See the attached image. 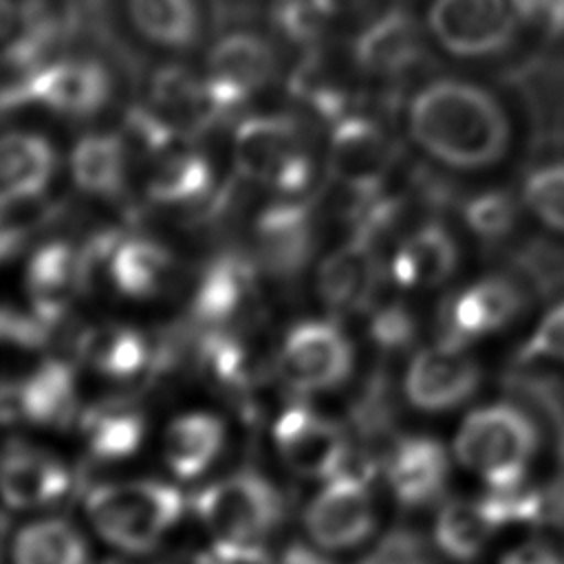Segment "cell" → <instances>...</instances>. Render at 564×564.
Listing matches in <instances>:
<instances>
[{
    "label": "cell",
    "mask_w": 564,
    "mask_h": 564,
    "mask_svg": "<svg viewBox=\"0 0 564 564\" xmlns=\"http://www.w3.org/2000/svg\"><path fill=\"white\" fill-rule=\"evenodd\" d=\"M317 11L328 20H337V18H350L359 11L366 9V4L370 0H313Z\"/></svg>",
    "instance_id": "cell-44"
},
{
    "label": "cell",
    "mask_w": 564,
    "mask_h": 564,
    "mask_svg": "<svg viewBox=\"0 0 564 564\" xmlns=\"http://www.w3.org/2000/svg\"><path fill=\"white\" fill-rule=\"evenodd\" d=\"M352 344L330 319H304L291 326L278 348L275 368L297 394L326 392L352 370Z\"/></svg>",
    "instance_id": "cell-8"
},
{
    "label": "cell",
    "mask_w": 564,
    "mask_h": 564,
    "mask_svg": "<svg viewBox=\"0 0 564 564\" xmlns=\"http://www.w3.org/2000/svg\"><path fill=\"white\" fill-rule=\"evenodd\" d=\"M480 383V366L456 348L441 344L419 350L405 372L403 392L423 412H445L467 401Z\"/></svg>",
    "instance_id": "cell-16"
},
{
    "label": "cell",
    "mask_w": 564,
    "mask_h": 564,
    "mask_svg": "<svg viewBox=\"0 0 564 564\" xmlns=\"http://www.w3.org/2000/svg\"><path fill=\"white\" fill-rule=\"evenodd\" d=\"M73 489L70 467L53 452L26 441L0 449V500L11 509H46Z\"/></svg>",
    "instance_id": "cell-13"
},
{
    "label": "cell",
    "mask_w": 564,
    "mask_h": 564,
    "mask_svg": "<svg viewBox=\"0 0 564 564\" xmlns=\"http://www.w3.org/2000/svg\"><path fill=\"white\" fill-rule=\"evenodd\" d=\"M59 37V18L51 0H0V66L42 64Z\"/></svg>",
    "instance_id": "cell-22"
},
{
    "label": "cell",
    "mask_w": 564,
    "mask_h": 564,
    "mask_svg": "<svg viewBox=\"0 0 564 564\" xmlns=\"http://www.w3.org/2000/svg\"><path fill=\"white\" fill-rule=\"evenodd\" d=\"M75 416L77 379L62 359H44L26 375L0 381V423L66 427Z\"/></svg>",
    "instance_id": "cell-11"
},
{
    "label": "cell",
    "mask_w": 564,
    "mask_h": 564,
    "mask_svg": "<svg viewBox=\"0 0 564 564\" xmlns=\"http://www.w3.org/2000/svg\"><path fill=\"white\" fill-rule=\"evenodd\" d=\"M115 82L95 57H62L26 70L18 86L0 95V106L35 104L68 117H93L112 99Z\"/></svg>",
    "instance_id": "cell-5"
},
{
    "label": "cell",
    "mask_w": 564,
    "mask_h": 564,
    "mask_svg": "<svg viewBox=\"0 0 564 564\" xmlns=\"http://www.w3.org/2000/svg\"><path fill=\"white\" fill-rule=\"evenodd\" d=\"M458 264V247L452 234L434 223L412 231L392 256V278L408 289H434Z\"/></svg>",
    "instance_id": "cell-30"
},
{
    "label": "cell",
    "mask_w": 564,
    "mask_h": 564,
    "mask_svg": "<svg viewBox=\"0 0 564 564\" xmlns=\"http://www.w3.org/2000/svg\"><path fill=\"white\" fill-rule=\"evenodd\" d=\"M520 308L522 293L511 280L482 278L443 302L436 344L465 350L474 339L505 328Z\"/></svg>",
    "instance_id": "cell-12"
},
{
    "label": "cell",
    "mask_w": 564,
    "mask_h": 564,
    "mask_svg": "<svg viewBox=\"0 0 564 564\" xmlns=\"http://www.w3.org/2000/svg\"><path fill=\"white\" fill-rule=\"evenodd\" d=\"M79 434L88 454L115 463L134 456L145 438L143 408L128 397H108L79 414Z\"/></svg>",
    "instance_id": "cell-26"
},
{
    "label": "cell",
    "mask_w": 564,
    "mask_h": 564,
    "mask_svg": "<svg viewBox=\"0 0 564 564\" xmlns=\"http://www.w3.org/2000/svg\"><path fill=\"white\" fill-rule=\"evenodd\" d=\"M196 564H275V560L262 542L214 538V542L198 553Z\"/></svg>",
    "instance_id": "cell-41"
},
{
    "label": "cell",
    "mask_w": 564,
    "mask_h": 564,
    "mask_svg": "<svg viewBox=\"0 0 564 564\" xmlns=\"http://www.w3.org/2000/svg\"><path fill=\"white\" fill-rule=\"evenodd\" d=\"M500 564H564V557L546 544L529 542L505 555Z\"/></svg>",
    "instance_id": "cell-42"
},
{
    "label": "cell",
    "mask_w": 564,
    "mask_h": 564,
    "mask_svg": "<svg viewBox=\"0 0 564 564\" xmlns=\"http://www.w3.org/2000/svg\"><path fill=\"white\" fill-rule=\"evenodd\" d=\"M278 73L273 44L249 29L220 35L205 64V95L214 121L231 119Z\"/></svg>",
    "instance_id": "cell-6"
},
{
    "label": "cell",
    "mask_w": 564,
    "mask_h": 564,
    "mask_svg": "<svg viewBox=\"0 0 564 564\" xmlns=\"http://www.w3.org/2000/svg\"><path fill=\"white\" fill-rule=\"evenodd\" d=\"M123 18L143 44L170 53L194 48L207 29L203 0H123Z\"/></svg>",
    "instance_id": "cell-21"
},
{
    "label": "cell",
    "mask_w": 564,
    "mask_h": 564,
    "mask_svg": "<svg viewBox=\"0 0 564 564\" xmlns=\"http://www.w3.org/2000/svg\"><path fill=\"white\" fill-rule=\"evenodd\" d=\"M533 18H540L551 31H564V0H533Z\"/></svg>",
    "instance_id": "cell-45"
},
{
    "label": "cell",
    "mask_w": 564,
    "mask_h": 564,
    "mask_svg": "<svg viewBox=\"0 0 564 564\" xmlns=\"http://www.w3.org/2000/svg\"><path fill=\"white\" fill-rule=\"evenodd\" d=\"M313 216L300 198L278 196L256 218V256L258 262L275 278L300 273L313 251Z\"/></svg>",
    "instance_id": "cell-18"
},
{
    "label": "cell",
    "mask_w": 564,
    "mask_h": 564,
    "mask_svg": "<svg viewBox=\"0 0 564 564\" xmlns=\"http://www.w3.org/2000/svg\"><path fill=\"white\" fill-rule=\"evenodd\" d=\"M414 143L452 170H485L509 150L511 126L500 101L465 79H434L410 101Z\"/></svg>",
    "instance_id": "cell-1"
},
{
    "label": "cell",
    "mask_w": 564,
    "mask_h": 564,
    "mask_svg": "<svg viewBox=\"0 0 564 564\" xmlns=\"http://www.w3.org/2000/svg\"><path fill=\"white\" fill-rule=\"evenodd\" d=\"M77 357L86 368L110 381L141 377L154 359L150 339L128 324H97L77 339Z\"/></svg>",
    "instance_id": "cell-28"
},
{
    "label": "cell",
    "mask_w": 564,
    "mask_h": 564,
    "mask_svg": "<svg viewBox=\"0 0 564 564\" xmlns=\"http://www.w3.org/2000/svg\"><path fill=\"white\" fill-rule=\"evenodd\" d=\"M192 507L205 529L223 540L262 542L284 518L280 489L253 469H240L205 485Z\"/></svg>",
    "instance_id": "cell-4"
},
{
    "label": "cell",
    "mask_w": 564,
    "mask_h": 564,
    "mask_svg": "<svg viewBox=\"0 0 564 564\" xmlns=\"http://www.w3.org/2000/svg\"><path fill=\"white\" fill-rule=\"evenodd\" d=\"M416 326L410 311L401 304H388L375 313L370 335L383 350L405 348L414 339Z\"/></svg>",
    "instance_id": "cell-40"
},
{
    "label": "cell",
    "mask_w": 564,
    "mask_h": 564,
    "mask_svg": "<svg viewBox=\"0 0 564 564\" xmlns=\"http://www.w3.org/2000/svg\"><path fill=\"white\" fill-rule=\"evenodd\" d=\"M88 249L104 260L108 284L128 300L156 297L174 273L172 251L145 236H104Z\"/></svg>",
    "instance_id": "cell-15"
},
{
    "label": "cell",
    "mask_w": 564,
    "mask_h": 564,
    "mask_svg": "<svg viewBox=\"0 0 564 564\" xmlns=\"http://www.w3.org/2000/svg\"><path fill=\"white\" fill-rule=\"evenodd\" d=\"M386 163V137L375 121L357 115H344L333 123L330 165L357 194L377 189Z\"/></svg>",
    "instance_id": "cell-27"
},
{
    "label": "cell",
    "mask_w": 564,
    "mask_h": 564,
    "mask_svg": "<svg viewBox=\"0 0 564 564\" xmlns=\"http://www.w3.org/2000/svg\"><path fill=\"white\" fill-rule=\"evenodd\" d=\"M370 480L357 474H335L304 509V529L317 549L346 551L375 531Z\"/></svg>",
    "instance_id": "cell-10"
},
{
    "label": "cell",
    "mask_w": 564,
    "mask_h": 564,
    "mask_svg": "<svg viewBox=\"0 0 564 564\" xmlns=\"http://www.w3.org/2000/svg\"><path fill=\"white\" fill-rule=\"evenodd\" d=\"M516 203L507 192H482L469 198L463 207V218L467 227L485 238V240H500L505 238L516 225Z\"/></svg>",
    "instance_id": "cell-37"
},
{
    "label": "cell",
    "mask_w": 564,
    "mask_h": 564,
    "mask_svg": "<svg viewBox=\"0 0 564 564\" xmlns=\"http://www.w3.org/2000/svg\"><path fill=\"white\" fill-rule=\"evenodd\" d=\"M275 564H335V562H330L326 555H322L317 549L308 544L293 542L275 557Z\"/></svg>",
    "instance_id": "cell-43"
},
{
    "label": "cell",
    "mask_w": 564,
    "mask_h": 564,
    "mask_svg": "<svg viewBox=\"0 0 564 564\" xmlns=\"http://www.w3.org/2000/svg\"><path fill=\"white\" fill-rule=\"evenodd\" d=\"M520 359H557L564 361V302L553 306L520 350Z\"/></svg>",
    "instance_id": "cell-39"
},
{
    "label": "cell",
    "mask_w": 564,
    "mask_h": 564,
    "mask_svg": "<svg viewBox=\"0 0 564 564\" xmlns=\"http://www.w3.org/2000/svg\"><path fill=\"white\" fill-rule=\"evenodd\" d=\"M22 236H24L22 225L7 218L0 207V260L9 258L18 249V245L22 242Z\"/></svg>",
    "instance_id": "cell-46"
},
{
    "label": "cell",
    "mask_w": 564,
    "mask_h": 564,
    "mask_svg": "<svg viewBox=\"0 0 564 564\" xmlns=\"http://www.w3.org/2000/svg\"><path fill=\"white\" fill-rule=\"evenodd\" d=\"M300 126L286 115L245 117L234 132V161L240 174L269 187L282 165L304 150Z\"/></svg>",
    "instance_id": "cell-19"
},
{
    "label": "cell",
    "mask_w": 564,
    "mask_h": 564,
    "mask_svg": "<svg viewBox=\"0 0 564 564\" xmlns=\"http://www.w3.org/2000/svg\"><path fill=\"white\" fill-rule=\"evenodd\" d=\"M214 187V167L198 152L163 154L148 178L145 194L159 207H189L200 203Z\"/></svg>",
    "instance_id": "cell-32"
},
{
    "label": "cell",
    "mask_w": 564,
    "mask_h": 564,
    "mask_svg": "<svg viewBox=\"0 0 564 564\" xmlns=\"http://www.w3.org/2000/svg\"><path fill=\"white\" fill-rule=\"evenodd\" d=\"M522 20V0H434L427 15L434 40L465 59L502 51Z\"/></svg>",
    "instance_id": "cell-7"
},
{
    "label": "cell",
    "mask_w": 564,
    "mask_h": 564,
    "mask_svg": "<svg viewBox=\"0 0 564 564\" xmlns=\"http://www.w3.org/2000/svg\"><path fill=\"white\" fill-rule=\"evenodd\" d=\"M57 154L37 132L11 130L0 134V207L35 200L51 183Z\"/></svg>",
    "instance_id": "cell-24"
},
{
    "label": "cell",
    "mask_w": 564,
    "mask_h": 564,
    "mask_svg": "<svg viewBox=\"0 0 564 564\" xmlns=\"http://www.w3.org/2000/svg\"><path fill=\"white\" fill-rule=\"evenodd\" d=\"M271 22L284 40L311 46L317 42L326 18L317 11L313 0H275L271 7Z\"/></svg>",
    "instance_id": "cell-38"
},
{
    "label": "cell",
    "mask_w": 564,
    "mask_h": 564,
    "mask_svg": "<svg viewBox=\"0 0 564 564\" xmlns=\"http://www.w3.org/2000/svg\"><path fill=\"white\" fill-rule=\"evenodd\" d=\"M256 275L236 253L216 256L194 282L189 315L200 330H231L251 308Z\"/></svg>",
    "instance_id": "cell-17"
},
{
    "label": "cell",
    "mask_w": 564,
    "mask_h": 564,
    "mask_svg": "<svg viewBox=\"0 0 564 564\" xmlns=\"http://www.w3.org/2000/svg\"><path fill=\"white\" fill-rule=\"evenodd\" d=\"M447 454L432 436H405L386 458V478L405 507H421L441 496L447 482Z\"/></svg>",
    "instance_id": "cell-23"
},
{
    "label": "cell",
    "mask_w": 564,
    "mask_h": 564,
    "mask_svg": "<svg viewBox=\"0 0 564 564\" xmlns=\"http://www.w3.org/2000/svg\"><path fill=\"white\" fill-rule=\"evenodd\" d=\"M522 200L540 223L564 234V161L533 170L524 178Z\"/></svg>",
    "instance_id": "cell-35"
},
{
    "label": "cell",
    "mask_w": 564,
    "mask_h": 564,
    "mask_svg": "<svg viewBox=\"0 0 564 564\" xmlns=\"http://www.w3.org/2000/svg\"><path fill=\"white\" fill-rule=\"evenodd\" d=\"M273 445L282 463L304 478L328 480L352 458L344 430L306 403H293L278 414Z\"/></svg>",
    "instance_id": "cell-9"
},
{
    "label": "cell",
    "mask_w": 564,
    "mask_h": 564,
    "mask_svg": "<svg viewBox=\"0 0 564 564\" xmlns=\"http://www.w3.org/2000/svg\"><path fill=\"white\" fill-rule=\"evenodd\" d=\"M496 529L480 500L454 498L436 516L434 540L447 557L469 562L482 553Z\"/></svg>",
    "instance_id": "cell-34"
},
{
    "label": "cell",
    "mask_w": 564,
    "mask_h": 564,
    "mask_svg": "<svg viewBox=\"0 0 564 564\" xmlns=\"http://www.w3.org/2000/svg\"><path fill=\"white\" fill-rule=\"evenodd\" d=\"M227 441V427L220 416L192 410L174 416L163 434V460L181 480L203 476L220 456Z\"/></svg>",
    "instance_id": "cell-29"
},
{
    "label": "cell",
    "mask_w": 564,
    "mask_h": 564,
    "mask_svg": "<svg viewBox=\"0 0 564 564\" xmlns=\"http://www.w3.org/2000/svg\"><path fill=\"white\" fill-rule=\"evenodd\" d=\"M13 564H88V546L79 529L62 518L24 524L11 542Z\"/></svg>",
    "instance_id": "cell-33"
},
{
    "label": "cell",
    "mask_w": 564,
    "mask_h": 564,
    "mask_svg": "<svg viewBox=\"0 0 564 564\" xmlns=\"http://www.w3.org/2000/svg\"><path fill=\"white\" fill-rule=\"evenodd\" d=\"M421 55V33L414 20L401 9L375 18L352 44L355 64L375 77L403 75L416 66Z\"/></svg>",
    "instance_id": "cell-25"
},
{
    "label": "cell",
    "mask_w": 564,
    "mask_h": 564,
    "mask_svg": "<svg viewBox=\"0 0 564 564\" xmlns=\"http://www.w3.org/2000/svg\"><path fill=\"white\" fill-rule=\"evenodd\" d=\"M538 449L533 421L516 405L494 403L474 410L454 438L456 460L480 474L489 487H507L524 480Z\"/></svg>",
    "instance_id": "cell-3"
},
{
    "label": "cell",
    "mask_w": 564,
    "mask_h": 564,
    "mask_svg": "<svg viewBox=\"0 0 564 564\" xmlns=\"http://www.w3.org/2000/svg\"><path fill=\"white\" fill-rule=\"evenodd\" d=\"M93 256L88 247L68 240L40 245L26 262V293L31 313L44 324L62 317L88 282Z\"/></svg>",
    "instance_id": "cell-14"
},
{
    "label": "cell",
    "mask_w": 564,
    "mask_h": 564,
    "mask_svg": "<svg viewBox=\"0 0 564 564\" xmlns=\"http://www.w3.org/2000/svg\"><path fill=\"white\" fill-rule=\"evenodd\" d=\"M187 509L178 487L156 478L101 482L88 489L86 518L110 546L141 555L152 551Z\"/></svg>",
    "instance_id": "cell-2"
},
{
    "label": "cell",
    "mask_w": 564,
    "mask_h": 564,
    "mask_svg": "<svg viewBox=\"0 0 564 564\" xmlns=\"http://www.w3.org/2000/svg\"><path fill=\"white\" fill-rule=\"evenodd\" d=\"M68 165L77 189L104 200L117 198L128 176V141L112 132H88L75 141Z\"/></svg>",
    "instance_id": "cell-31"
},
{
    "label": "cell",
    "mask_w": 564,
    "mask_h": 564,
    "mask_svg": "<svg viewBox=\"0 0 564 564\" xmlns=\"http://www.w3.org/2000/svg\"><path fill=\"white\" fill-rule=\"evenodd\" d=\"M379 260L372 240L361 236L328 253L317 271V293L337 313L368 308L379 284Z\"/></svg>",
    "instance_id": "cell-20"
},
{
    "label": "cell",
    "mask_w": 564,
    "mask_h": 564,
    "mask_svg": "<svg viewBox=\"0 0 564 564\" xmlns=\"http://www.w3.org/2000/svg\"><path fill=\"white\" fill-rule=\"evenodd\" d=\"M480 502L498 529L507 524H533L546 511L544 496L524 487L522 480L507 487H489V494Z\"/></svg>",
    "instance_id": "cell-36"
}]
</instances>
